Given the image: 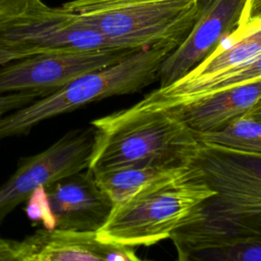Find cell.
<instances>
[{
    "mask_svg": "<svg viewBox=\"0 0 261 261\" xmlns=\"http://www.w3.org/2000/svg\"><path fill=\"white\" fill-rule=\"evenodd\" d=\"M0 261H33L27 241L0 236Z\"/></svg>",
    "mask_w": 261,
    "mask_h": 261,
    "instance_id": "d6986e66",
    "label": "cell"
},
{
    "mask_svg": "<svg viewBox=\"0 0 261 261\" xmlns=\"http://www.w3.org/2000/svg\"><path fill=\"white\" fill-rule=\"evenodd\" d=\"M32 0H0V21L24 11Z\"/></svg>",
    "mask_w": 261,
    "mask_h": 261,
    "instance_id": "ffe728a7",
    "label": "cell"
},
{
    "mask_svg": "<svg viewBox=\"0 0 261 261\" xmlns=\"http://www.w3.org/2000/svg\"><path fill=\"white\" fill-rule=\"evenodd\" d=\"M261 20V0H247L241 25Z\"/></svg>",
    "mask_w": 261,
    "mask_h": 261,
    "instance_id": "44dd1931",
    "label": "cell"
},
{
    "mask_svg": "<svg viewBox=\"0 0 261 261\" xmlns=\"http://www.w3.org/2000/svg\"><path fill=\"white\" fill-rule=\"evenodd\" d=\"M176 261H261V238L244 239L200 250H176Z\"/></svg>",
    "mask_w": 261,
    "mask_h": 261,
    "instance_id": "e0dca14e",
    "label": "cell"
},
{
    "mask_svg": "<svg viewBox=\"0 0 261 261\" xmlns=\"http://www.w3.org/2000/svg\"><path fill=\"white\" fill-rule=\"evenodd\" d=\"M0 46L27 55L115 49L62 5L50 7L42 0H32L24 11L0 21Z\"/></svg>",
    "mask_w": 261,
    "mask_h": 261,
    "instance_id": "8992f818",
    "label": "cell"
},
{
    "mask_svg": "<svg viewBox=\"0 0 261 261\" xmlns=\"http://www.w3.org/2000/svg\"><path fill=\"white\" fill-rule=\"evenodd\" d=\"M27 56H30V55H27L24 53H20V52L0 46V65L4 64L6 62H9V61L15 60V59L27 57Z\"/></svg>",
    "mask_w": 261,
    "mask_h": 261,
    "instance_id": "7402d4cb",
    "label": "cell"
},
{
    "mask_svg": "<svg viewBox=\"0 0 261 261\" xmlns=\"http://www.w3.org/2000/svg\"><path fill=\"white\" fill-rule=\"evenodd\" d=\"M192 164L215 195L170 237L176 250L261 238V153L199 142Z\"/></svg>",
    "mask_w": 261,
    "mask_h": 261,
    "instance_id": "6da1fadb",
    "label": "cell"
},
{
    "mask_svg": "<svg viewBox=\"0 0 261 261\" xmlns=\"http://www.w3.org/2000/svg\"><path fill=\"white\" fill-rule=\"evenodd\" d=\"M24 240L33 261H146L133 247L104 242L96 231L42 227Z\"/></svg>",
    "mask_w": 261,
    "mask_h": 261,
    "instance_id": "8fae6325",
    "label": "cell"
},
{
    "mask_svg": "<svg viewBox=\"0 0 261 261\" xmlns=\"http://www.w3.org/2000/svg\"><path fill=\"white\" fill-rule=\"evenodd\" d=\"M45 95L48 94L41 91H23L0 95V118Z\"/></svg>",
    "mask_w": 261,
    "mask_h": 261,
    "instance_id": "ac0fdd59",
    "label": "cell"
},
{
    "mask_svg": "<svg viewBox=\"0 0 261 261\" xmlns=\"http://www.w3.org/2000/svg\"><path fill=\"white\" fill-rule=\"evenodd\" d=\"M174 49L161 46L136 51L4 115L0 118V140L27 135L39 123L92 102L139 92L158 80L162 62Z\"/></svg>",
    "mask_w": 261,
    "mask_h": 261,
    "instance_id": "5b68a950",
    "label": "cell"
},
{
    "mask_svg": "<svg viewBox=\"0 0 261 261\" xmlns=\"http://www.w3.org/2000/svg\"><path fill=\"white\" fill-rule=\"evenodd\" d=\"M202 0H72L62 6L115 49L176 48L192 30Z\"/></svg>",
    "mask_w": 261,
    "mask_h": 261,
    "instance_id": "277c9868",
    "label": "cell"
},
{
    "mask_svg": "<svg viewBox=\"0 0 261 261\" xmlns=\"http://www.w3.org/2000/svg\"><path fill=\"white\" fill-rule=\"evenodd\" d=\"M214 195L200 170L191 163L114 204L96 234L112 244L152 246L170 239L192 212Z\"/></svg>",
    "mask_w": 261,
    "mask_h": 261,
    "instance_id": "3957f363",
    "label": "cell"
},
{
    "mask_svg": "<svg viewBox=\"0 0 261 261\" xmlns=\"http://www.w3.org/2000/svg\"><path fill=\"white\" fill-rule=\"evenodd\" d=\"M197 139L199 142L229 149L261 153V123L242 116L224 127L201 135Z\"/></svg>",
    "mask_w": 261,
    "mask_h": 261,
    "instance_id": "2e32d148",
    "label": "cell"
},
{
    "mask_svg": "<svg viewBox=\"0 0 261 261\" xmlns=\"http://www.w3.org/2000/svg\"><path fill=\"white\" fill-rule=\"evenodd\" d=\"M27 202L28 217L43 228L74 231H97L113 207L88 169L38 188Z\"/></svg>",
    "mask_w": 261,
    "mask_h": 261,
    "instance_id": "52a82bcc",
    "label": "cell"
},
{
    "mask_svg": "<svg viewBox=\"0 0 261 261\" xmlns=\"http://www.w3.org/2000/svg\"><path fill=\"white\" fill-rule=\"evenodd\" d=\"M246 3L247 0H202L192 30L161 64L159 88L188 74L233 33L241 25Z\"/></svg>",
    "mask_w": 261,
    "mask_h": 261,
    "instance_id": "30bf717a",
    "label": "cell"
},
{
    "mask_svg": "<svg viewBox=\"0 0 261 261\" xmlns=\"http://www.w3.org/2000/svg\"><path fill=\"white\" fill-rule=\"evenodd\" d=\"M258 80H261V55L241 66L189 87L173 90L158 88L134 106L139 109H167Z\"/></svg>",
    "mask_w": 261,
    "mask_h": 261,
    "instance_id": "5bb4252c",
    "label": "cell"
},
{
    "mask_svg": "<svg viewBox=\"0 0 261 261\" xmlns=\"http://www.w3.org/2000/svg\"><path fill=\"white\" fill-rule=\"evenodd\" d=\"M244 116L261 123V100L257 104H255L254 107L249 112H247Z\"/></svg>",
    "mask_w": 261,
    "mask_h": 261,
    "instance_id": "603a6c76",
    "label": "cell"
},
{
    "mask_svg": "<svg viewBox=\"0 0 261 261\" xmlns=\"http://www.w3.org/2000/svg\"><path fill=\"white\" fill-rule=\"evenodd\" d=\"M261 100V80L167 108L198 138L244 116Z\"/></svg>",
    "mask_w": 261,
    "mask_h": 261,
    "instance_id": "7c38bea8",
    "label": "cell"
},
{
    "mask_svg": "<svg viewBox=\"0 0 261 261\" xmlns=\"http://www.w3.org/2000/svg\"><path fill=\"white\" fill-rule=\"evenodd\" d=\"M189 166V165H188ZM165 165H133L93 173L99 188L114 204L123 201L143 187L185 168Z\"/></svg>",
    "mask_w": 261,
    "mask_h": 261,
    "instance_id": "9a60e30c",
    "label": "cell"
},
{
    "mask_svg": "<svg viewBox=\"0 0 261 261\" xmlns=\"http://www.w3.org/2000/svg\"><path fill=\"white\" fill-rule=\"evenodd\" d=\"M136 51L101 50L45 52L0 65V95L41 91L50 94L71 81L107 67Z\"/></svg>",
    "mask_w": 261,
    "mask_h": 261,
    "instance_id": "9c48e42d",
    "label": "cell"
},
{
    "mask_svg": "<svg viewBox=\"0 0 261 261\" xmlns=\"http://www.w3.org/2000/svg\"><path fill=\"white\" fill-rule=\"evenodd\" d=\"M92 173L133 165L182 167L192 163L198 139L166 109L135 106L94 119Z\"/></svg>",
    "mask_w": 261,
    "mask_h": 261,
    "instance_id": "7a4b0ae2",
    "label": "cell"
},
{
    "mask_svg": "<svg viewBox=\"0 0 261 261\" xmlns=\"http://www.w3.org/2000/svg\"><path fill=\"white\" fill-rule=\"evenodd\" d=\"M93 143L91 125L69 130L45 150L20 159L15 171L0 186V225L38 188L87 169Z\"/></svg>",
    "mask_w": 261,
    "mask_h": 261,
    "instance_id": "ba28073f",
    "label": "cell"
},
{
    "mask_svg": "<svg viewBox=\"0 0 261 261\" xmlns=\"http://www.w3.org/2000/svg\"><path fill=\"white\" fill-rule=\"evenodd\" d=\"M261 55V20L240 25L198 66L178 81L163 87L180 89L241 66Z\"/></svg>",
    "mask_w": 261,
    "mask_h": 261,
    "instance_id": "4fadbf2b",
    "label": "cell"
}]
</instances>
